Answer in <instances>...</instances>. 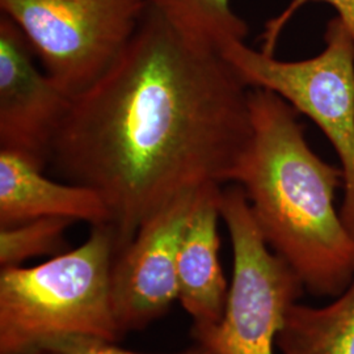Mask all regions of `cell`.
<instances>
[{
    "instance_id": "obj_5",
    "label": "cell",
    "mask_w": 354,
    "mask_h": 354,
    "mask_svg": "<svg viewBox=\"0 0 354 354\" xmlns=\"http://www.w3.org/2000/svg\"><path fill=\"white\" fill-rule=\"evenodd\" d=\"M324 42L319 55L299 62L279 61L245 41L228 44L222 54L250 87L277 93L326 134L342 163L340 215L354 239V39L336 16Z\"/></svg>"
},
{
    "instance_id": "obj_13",
    "label": "cell",
    "mask_w": 354,
    "mask_h": 354,
    "mask_svg": "<svg viewBox=\"0 0 354 354\" xmlns=\"http://www.w3.org/2000/svg\"><path fill=\"white\" fill-rule=\"evenodd\" d=\"M73 223L67 218L48 216L0 227V269L23 266L33 257L66 252V231Z\"/></svg>"
},
{
    "instance_id": "obj_6",
    "label": "cell",
    "mask_w": 354,
    "mask_h": 354,
    "mask_svg": "<svg viewBox=\"0 0 354 354\" xmlns=\"http://www.w3.org/2000/svg\"><path fill=\"white\" fill-rule=\"evenodd\" d=\"M150 0H0L42 70L73 97L127 46Z\"/></svg>"
},
{
    "instance_id": "obj_11",
    "label": "cell",
    "mask_w": 354,
    "mask_h": 354,
    "mask_svg": "<svg viewBox=\"0 0 354 354\" xmlns=\"http://www.w3.org/2000/svg\"><path fill=\"white\" fill-rule=\"evenodd\" d=\"M277 348L282 354H354V279L332 304H292Z\"/></svg>"
},
{
    "instance_id": "obj_12",
    "label": "cell",
    "mask_w": 354,
    "mask_h": 354,
    "mask_svg": "<svg viewBox=\"0 0 354 354\" xmlns=\"http://www.w3.org/2000/svg\"><path fill=\"white\" fill-rule=\"evenodd\" d=\"M165 20L190 44L222 51L234 41H245L248 26L230 0H151Z\"/></svg>"
},
{
    "instance_id": "obj_9",
    "label": "cell",
    "mask_w": 354,
    "mask_h": 354,
    "mask_svg": "<svg viewBox=\"0 0 354 354\" xmlns=\"http://www.w3.org/2000/svg\"><path fill=\"white\" fill-rule=\"evenodd\" d=\"M221 196L222 184L198 188L177 253V301L192 327L219 324L227 306L230 285L219 257Z\"/></svg>"
},
{
    "instance_id": "obj_14",
    "label": "cell",
    "mask_w": 354,
    "mask_h": 354,
    "mask_svg": "<svg viewBox=\"0 0 354 354\" xmlns=\"http://www.w3.org/2000/svg\"><path fill=\"white\" fill-rule=\"evenodd\" d=\"M327 3L332 6L337 17L344 23V26L348 28L349 33L354 39V0H290L289 4L285 7L282 12L279 13L276 17L270 19L266 24V29L263 32V48L261 51L266 55H274L276 46L279 44V36L283 32L285 26L289 24L291 19L295 16L301 8H304L308 3Z\"/></svg>"
},
{
    "instance_id": "obj_4",
    "label": "cell",
    "mask_w": 354,
    "mask_h": 354,
    "mask_svg": "<svg viewBox=\"0 0 354 354\" xmlns=\"http://www.w3.org/2000/svg\"><path fill=\"white\" fill-rule=\"evenodd\" d=\"M221 215L232 247L227 306L219 324L192 327V336L212 354H274L279 330L304 294V283L266 244L241 187L222 188Z\"/></svg>"
},
{
    "instance_id": "obj_7",
    "label": "cell",
    "mask_w": 354,
    "mask_h": 354,
    "mask_svg": "<svg viewBox=\"0 0 354 354\" xmlns=\"http://www.w3.org/2000/svg\"><path fill=\"white\" fill-rule=\"evenodd\" d=\"M35 51L11 19L0 16V151L45 169L73 96L35 64Z\"/></svg>"
},
{
    "instance_id": "obj_2",
    "label": "cell",
    "mask_w": 354,
    "mask_h": 354,
    "mask_svg": "<svg viewBox=\"0 0 354 354\" xmlns=\"http://www.w3.org/2000/svg\"><path fill=\"white\" fill-rule=\"evenodd\" d=\"M252 136L227 183L244 190L269 248L306 290L337 297L354 279V239L335 206L342 171L313 151L298 112L277 93L251 88Z\"/></svg>"
},
{
    "instance_id": "obj_10",
    "label": "cell",
    "mask_w": 354,
    "mask_h": 354,
    "mask_svg": "<svg viewBox=\"0 0 354 354\" xmlns=\"http://www.w3.org/2000/svg\"><path fill=\"white\" fill-rule=\"evenodd\" d=\"M24 159L0 151V227L38 218H67L92 226L111 225L112 213L97 190L61 184Z\"/></svg>"
},
{
    "instance_id": "obj_1",
    "label": "cell",
    "mask_w": 354,
    "mask_h": 354,
    "mask_svg": "<svg viewBox=\"0 0 354 354\" xmlns=\"http://www.w3.org/2000/svg\"><path fill=\"white\" fill-rule=\"evenodd\" d=\"M251 88L150 0L113 64L73 97L50 165L102 194L120 253L177 196L227 183L252 136Z\"/></svg>"
},
{
    "instance_id": "obj_8",
    "label": "cell",
    "mask_w": 354,
    "mask_h": 354,
    "mask_svg": "<svg viewBox=\"0 0 354 354\" xmlns=\"http://www.w3.org/2000/svg\"><path fill=\"white\" fill-rule=\"evenodd\" d=\"M197 190H188L167 203L117 253L111 290L122 335L149 327L176 302L177 253Z\"/></svg>"
},
{
    "instance_id": "obj_3",
    "label": "cell",
    "mask_w": 354,
    "mask_h": 354,
    "mask_svg": "<svg viewBox=\"0 0 354 354\" xmlns=\"http://www.w3.org/2000/svg\"><path fill=\"white\" fill-rule=\"evenodd\" d=\"M112 225L92 226L74 250L35 266L0 269V354H32L67 337L120 342L111 277Z\"/></svg>"
},
{
    "instance_id": "obj_15",
    "label": "cell",
    "mask_w": 354,
    "mask_h": 354,
    "mask_svg": "<svg viewBox=\"0 0 354 354\" xmlns=\"http://www.w3.org/2000/svg\"><path fill=\"white\" fill-rule=\"evenodd\" d=\"M118 342H111L106 339L89 337V336H76L67 337L58 342H50L39 348L32 354H150L140 353L127 351L117 345ZM168 354H212L201 345L196 344L185 351L177 353Z\"/></svg>"
}]
</instances>
